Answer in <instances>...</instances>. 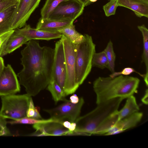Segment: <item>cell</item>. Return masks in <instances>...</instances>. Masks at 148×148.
Masks as SVG:
<instances>
[{"mask_svg": "<svg viewBox=\"0 0 148 148\" xmlns=\"http://www.w3.org/2000/svg\"><path fill=\"white\" fill-rule=\"evenodd\" d=\"M25 44L21 51L23 68L17 76L26 94L34 96L52 80L55 50L50 47L41 46L35 40Z\"/></svg>", "mask_w": 148, "mask_h": 148, "instance_id": "6da1fadb", "label": "cell"}, {"mask_svg": "<svg viewBox=\"0 0 148 148\" xmlns=\"http://www.w3.org/2000/svg\"><path fill=\"white\" fill-rule=\"evenodd\" d=\"M124 99L117 97L97 104L92 111L76 119L74 131L83 135L105 134L119 120L116 112Z\"/></svg>", "mask_w": 148, "mask_h": 148, "instance_id": "7a4b0ae2", "label": "cell"}, {"mask_svg": "<svg viewBox=\"0 0 148 148\" xmlns=\"http://www.w3.org/2000/svg\"><path fill=\"white\" fill-rule=\"evenodd\" d=\"M140 80L137 77L120 75L99 77L93 84L97 105L117 97L124 99L137 92Z\"/></svg>", "mask_w": 148, "mask_h": 148, "instance_id": "3957f363", "label": "cell"}, {"mask_svg": "<svg viewBox=\"0 0 148 148\" xmlns=\"http://www.w3.org/2000/svg\"><path fill=\"white\" fill-rule=\"evenodd\" d=\"M83 40L75 44V72L76 80L82 84L91 71L93 55L95 52V45L92 37L84 34Z\"/></svg>", "mask_w": 148, "mask_h": 148, "instance_id": "277c9868", "label": "cell"}, {"mask_svg": "<svg viewBox=\"0 0 148 148\" xmlns=\"http://www.w3.org/2000/svg\"><path fill=\"white\" fill-rule=\"evenodd\" d=\"M31 97L27 94L1 97L2 106L0 116L14 120L26 117Z\"/></svg>", "mask_w": 148, "mask_h": 148, "instance_id": "5b68a950", "label": "cell"}, {"mask_svg": "<svg viewBox=\"0 0 148 148\" xmlns=\"http://www.w3.org/2000/svg\"><path fill=\"white\" fill-rule=\"evenodd\" d=\"M60 38L64 48L66 67V77L64 90L66 96L75 92L79 85L76 80L75 44L63 35Z\"/></svg>", "mask_w": 148, "mask_h": 148, "instance_id": "8992f818", "label": "cell"}, {"mask_svg": "<svg viewBox=\"0 0 148 148\" xmlns=\"http://www.w3.org/2000/svg\"><path fill=\"white\" fill-rule=\"evenodd\" d=\"M64 102L55 108L50 109H44L43 110L48 113L51 118L62 121H68L75 122L79 116L82 108L84 103L83 98H79V102L73 104L66 99Z\"/></svg>", "mask_w": 148, "mask_h": 148, "instance_id": "52a82bcc", "label": "cell"}, {"mask_svg": "<svg viewBox=\"0 0 148 148\" xmlns=\"http://www.w3.org/2000/svg\"><path fill=\"white\" fill-rule=\"evenodd\" d=\"M84 7L79 0H64L59 4L48 18L74 21L82 14Z\"/></svg>", "mask_w": 148, "mask_h": 148, "instance_id": "ba28073f", "label": "cell"}, {"mask_svg": "<svg viewBox=\"0 0 148 148\" xmlns=\"http://www.w3.org/2000/svg\"><path fill=\"white\" fill-rule=\"evenodd\" d=\"M54 50L52 80L56 82L64 91L66 77V67L64 48L60 39L56 42Z\"/></svg>", "mask_w": 148, "mask_h": 148, "instance_id": "9c48e42d", "label": "cell"}, {"mask_svg": "<svg viewBox=\"0 0 148 148\" xmlns=\"http://www.w3.org/2000/svg\"><path fill=\"white\" fill-rule=\"evenodd\" d=\"M20 90L17 76L10 65L4 68L0 74V96L15 94Z\"/></svg>", "mask_w": 148, "mask_h": 148, "instance_id": "30bf717a", "label": "cell"}, {"mask_svg": "<svg viewBox=\"0 0 148 148\" xmlns=\"http://www.w3.org/2000/svg\"><path fill=\"white\" fill-rule=\"evenodd\" d=\"M41 0H19L14 18L12 29L20 28L25 25Z\"/></svg>", "mask_w": 148, "mask_h": 148, "instance_id": "8fae6325", "label": "cell"}, {"mask_svg": "<svg viewBox=\"0 0 148 148\" xmlns=\"http://www.w3.org/2000/svg\"><path fill=\"white\" fill-rule=\"evenodd\" d=\"M16 34L22 36L29 40H47L61 38L62 35L58 32H50L37 29L26 25L21 29H14Z\"/></svg>", "mask_w": 148, "mask_h": 148, "instance_id": "7c38bea8", "label": "cell"}, {"mask_svg": "<svg viewBox=\"0 0 148 148\" xmlns=\"http://www.w3.org/2000/svg\"><path fill=\"white\" fill-rule=\"evenodd\" d=\"M33 128L47 134L49 136H66L70 131L60 123L51 122L33 124Z\"/></svg>", "mask_w": 148, "mask_h": 148, "instance_id": "4fadbf2b", "label": "cell"}, {"mask_svg": "<svg viewBox=\"0 0 148 148\" xmlns=\"http://www.w3.org/2000/svg\"><path fill=\"white\" fill-rule=\"evenodd\" d=\"M143 115V113L138 111L119 120L105 134L119 130H125L135 127L141 120Z\"/></svg>", "mask_w": 148, "mask_h": 148, "instance_id": "5bb4252c", "label": "cell"}, {"mask_svg": "<svg viewBox=\"0 0 148 148\" xmlns=\"http://www.w3.org/2000/svg\"><path fill=\"white\" fill-rule=\"evenodd\" d=\"M18 3L0 12V35L12 30Z\"/></svg>", "mask_w": 148, "mask_h": 148, "instance_id": "9a60e30c", "label": "cell"}, {"mask_svg": "<svg viewBox=\"0 0 148 148\" xmlns=\"http://www.w3.org/2000/svg\"><path fill=\"white\" fill-rule=\"evenodd\" d=\"M71 20H53L41 18L38 23L36 29L50 32H57L58 29L73 23Z\"/></svg>", "mask_w": 148, "mask_h": 148, "instance_id": "2e32d148", "label": "cell"}, {"mask_svg": "<svg viewBox=\"0 0 148 148\" xmlns=\"http://www.w3.org/2000/svg\"><path fill=\"white\" fill-rule=\"evenodd\" d=\"M29 41V40L26 38L16 34L14 32L8 40L0 56L12 52Z\"/></svg>", "mask_w": 148, "mask_h": 148, "instance_id": "e0dca14e", "label": "cell"}, {"mask_svg": "<svg viewBox=\"0 0 148 148\" xmlns=\"http://www.w3.org/2000/svg\"><path fill=\"white\" fill-rule=\"evenodd\" d=\"M118 6L130 9L139 17H148V5L136 2L131 0H118Z\"/></svg>", "mask_w": 148, "mask_h": 148, "instance_id": "ac0fdd59", "label": "cell"}, {"mask_svg": "<svg viewBox=\"0 0 148 148\" xmlns=\"http://www.w3.org/2000/svg\"><path fill=\"white\" fill-rule=\"evenodd\" d=\"M125 105L119 111H118L117 114L119 120L127 117L132 114L138 112L139 108L133 95H131L127 98Z\"/></svg>", "mask_w": 148, "mask_h": 148, "instance_id": "d6986e66", "label": "cell"}, {"mask_svg": "<svg viewBox=\"0 0 148 148\" xmlns=\"http://www.w3.org/2000/svg\"><path fill=\"white\" fill-rule=\"evenodd\" d=\"M138 29L141 32L143 37V51L142 56V61L145 64L146 71L143 77L144 81L147 86H148V30L144 25L138 26Z\"/></svg>", "mask_w": 148, "mask_h": 148, "instance_id": "ffe728a7", "label": "cell"}, {"mask_svg": "<svg viewBox=\"0 0 148 148\" xmlns=\"http://www.w3.org/2000/svg\"><path fill=\"white\" fill-rule=\"evenodd\" d=\"M57 31L66 37L74 44L81 42L84 37V35L76 30L73 23L58 29Z\"/></svg>", "mask_w": 148, "mask_h": 148, "instance_id": "44dd1931", "label": "cell"}, {"mask_svg": "<svg viewBox=\"0 0 148 148\" xmlns=\"http://www.w3.org/2000/svg\"><path fill=\"white\" fill-rule=\"evenodd\" d=\"M47 87L56 103L60 101H65L66 99L65 98V96L63 90L55 81H51Z\"/></svg>", "mask_w": 148, "mask_h": 148, "instance_id": "7402d4cb", "label": "cell"}, {"mask_svg": "<svg viewBox=\"0 0 148 148\" xmlns=\"http://www.w3.org/2000/svg\"><path fill=\"white\" fill-rule=\"evenodd\" d=\"M92 66H95L101 69H108V63L106 54L103 51L94 53L92 61Z\"/></svg>", "mask_w": 148, "mask_h": 148, "instance_id": "603a6c76", "label": "cell"}, {"mask_svg": "<svg viewBox=\"0 0 148 148\" xmlns=\"http://www.w3.org/2000/svg\"><path fill=\"white\" fill-rule=\"evenodd\" d=\"M51 122H56L61 123V121L58 119L51 118L50 119H36L32 118H28L27 117L15 120H13L8 122L11 124H34L36 123H45Z\"/></svg>", "mask_w": 148, "mask_h": 148, "instance_id": "cb8c5ba5", "label": "cell"}, {"mask_svg": "<svg viewBox=\"0 0 148 148\" xmlns=\"http://www.w3.org/2000/svg\"><path fill=\"white\" fill-rule=\"evenodd\" d=\"M103 51L105 52L108 63V69L112 73L115 72L116 55L114 52L112 41L110 40Z\"/></svg>", "mask_w": 148, "mask_h": 148, "instance_id": "d4e9b609", "label": "cell"}, {"mask_svg": "<svg viewBox=\"0 0 148 148\" xmlns=\"http://www.w3.org/2000/svg\"><path fill=\"white\" fill-rule=\"evenodd\" d=\"M64 0H46L40 12L41 18H48L50 14L62 1Z\"/></svg>", "mask_w": 148, "mask_h": 148, "instance_id": "484cf974", "label": "cell"}, {"mask_svg": "<svg viewBox=\"0 0 148 148\" xmlns=\"http://www.w3.org/2000/svg\"><path fill=\"white\" fill-rule=\"evenodd\" d=\"M118 0H110V1L103 5V9L107 16L115 14L116 8L118 6Z\"/></svg>", "mask_w": 148, "mask_h": 148, "instance_id": "4316f807", "label": "cell"}, {"mask_svg": "<svg viewBox=\"0 0 148 148\" xmlns=\"http://www.w3.org/2000/svg\"><path fill=\"white\" fill-rule=\"evenodd\" d=\"M14 32V30H12L0 35V56L9 38Z\"/></svg>", "mask_w": 148, "mask_h": 148, "instance_id": "83f0119b", "label": "cell"}, {"mask_svg": "<svg viewBox=\"0 0 148 148\" xmlns=\"http://www.w3.org/2000/svg\"><path fill=\"white\" fill-rule=\"evenodd\" d=\"M135 72L138 73L140 76L143 78L144 76V74L142 75L140 73L136 72L133 68L130 67H126L124 69L121 71L119 72H115L112 73L109 76L111 77H114L120 75H129L133 72Z\"/></svg>", "mask_w": 148, "mask_h": 148, "instance_id": "f1b7e54d", "label": "cell"}, {"mask_svg": "<svg viewBox=\"0 0 148 148\" xmlns=\"http://www.w3.org/2000/svg\"><path fill=\"white\" fill-rule=\"evenodd\" d=\"M5 119L0 116V136H9L10 134L7 127V122Z\"/></svg>", "mask_w": 148, "mask_h": 148, "instance_id": "f546056e", "label": "cell"}, {"mask_svg": "<svg viewBox=\"0 0 148 148\" xmlns=\"http://www.w3.org/2000/svg\"><path fill=\"white\" fill-rule=\"evenodd\" d=\"M19 0H0V12L17 3Z\"/></svg>", "mask_w": 148, "mask_h": 148, "instance_id": "4dcf8cb0", "label": "cell"}, {"mask_svg": "<svg viewBox=\"0 0 148 148\" xmlns=\"http://www.w3.org/2000/svg\"><path fill=\"white\" fill-rule=\"evenodd\" d=\"M35 109V107L34 106L33 101L32 98L31 97L29 107L26 112V117L28 118H32L34 114Z\"/></svg>", "mask_w": 148, "mask_h": 148, "instance_id": "1f68e13d", "label": "cell"}, {"mask_svg": "<svg viewBox=\"0 0 148 148\" xmlns=\"http://www.w3.org/2000/svg\"><path fill=\"white\" fill-rule=\"evenodd\" d=\"M26 136H49L48 135L40 131L36 130L35 132Z\"/></svg>", "mask_w": 148, "mask_h": 148, "instance_id": "d6a6232c", "label": "cell"}, {"mask_svg": "<svg viewBox=\"0 0 148 148\" xmlns=\"http://www.w3.org/2000/svg\"><path fill=\"white\" fill-rule=\"evenodd\" d=\"M79 98L75 94L71 96L70 98L69 101L73 104H77L79 101Z\"/></svg>", "mask_w": 148, "mask_h": 148, "instance_id": "836d02e7", "label": "cell"}, {"mask_svg": "<svg viewBox=\"0 0 148 148\" xmlns=\"http://www.w3.org/2000/svg\"><path fill=\"white\" fill-rule=\"evenodd\" d=\"M141 101L144 104L147 105L148 103V90L147 89L143 97L141 99Z\"/></svg>", "mask_w": 148, "mask_h": 148, "instance_id": "e575fe53", "label": "cell"}, {"mask_svg": "<svg viewBox=\"0 0 148 148\" xmlns=\"http://www.w3.org/2000/svg\"><path fill=\"white\" fill-rule=\"evenodd\" d=\"M84 5L86 6L91 3L96 2L97 0H79Z\"/></svg>", "mask_w": 148, "mask_h": 148, "instance_id": "d590c367", "label": "cell"}, {"mask_svg": "<svg viewBox=\"0 0 148 148\" xmlns=\"http://www.w3.org/2000/svg\"><path fill=\"white\" fill-rule=\"evenodd\" d=\"M32 118L36 119H42L39 111L36 108L35 110L34 114Z\"/></svg>", "mask_w": 148, "mask_h": 148, "instance_id": "8d00e7d4", "label": "cell"}, {"mask_svg": "<svg viewBox=\"0 0 148 148\" xmlns=\"http://www.w3.org/2000/svg\"><path fill=\"white\" fill-rule=\"evenodd\" d=\"M5 66L3 58L0 56V74L2 71Z\"/></svg>", "mask_w": 148, "mask_h": 148, "instance_id": "74e56055", "label": "cell"}, {"mask_svg": "<svg viewBox=\"0 0 148 148\" xmlns=\"http://www.w3.org/2000/svg\"><path fill=\"white\" fill-rule=\"evenodd\" d=\"M125 131L124 130H118L116 131H114L113 132L108 133V134H104L105 135H114L116 134H118L120 133H121V132H124Z\"/></svg>", "mask_w": 148, "mask_h": 148, "instance_id": "f35d334b", "label": "cell"}, {"mask_svg": "<svg viewBox=\"0 0 148 148\" xmlns=\"http://www.w3.org/2000/svg\"><path fill=\"white\" fill-rule=\"evenodd\" d=\"M139 3L148 5V0H131Z\"/></svg>", "mask_w": 148, "mask_h": 148, "instance_id": "ab89813d", "label": "cell"}]
</instances>
